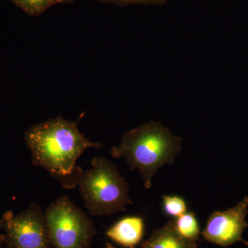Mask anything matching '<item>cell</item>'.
Listing matches in <instances>:
<instances>
[{
  "label": "cell",
  "mask_w": 248,
  "mask_h": 248,
  "mask_svg": "<svg viewBox=\"0 0 248 248\" xmlns=\"http://www.w3.org/2000/svg\"><path fill=\"white\" fill-rule=\"evenodd\" d=\"M178 234L184 239L195 241L200 238V228L195 213H184L174 222Z\"/></svg>",
  "instance_id": "cell-9"
},
{
  "label": "cell",
  "mask_w": 248,
  "mask_h": 248,
  "mask_svg": "<svg viewBox=\"0 0 248 248\" xmlns=\"http://www.w3.org/2000/svg\"><path fill=\"white\" fill-rule=\"evenodd\" d=\"M248 195L236 206L225 211H214L209 217L202 234L212 244L228 247L242 241L243 232L248 228Z\"/></svg>",
  "instance_id": "cell-6"
},
{
  "label": "cell",
  "mask_w": 248,
  "mask_h": 248,
  "mask_svg": "<svg viewBox=\"0 0 248 248\" xmlns=\"http://www.w3.org/2000/svg\"><path fill=\"white\" fill-rule=\"evenodd\" d=\"M25 14L31 16H39L55 5L73 4V0H10Z\"/></svg>",
  "instance_id": "cell-10"
},
{
  "label": "cell",
  "mask_w": 248,
  "mask_h": 248,
  "mask_svg": "<svg viewBox=\"0 0 248 248\" xmlns=\"http://www.w3.org/2000/svg\"><path fill=\"white\" fill-rule=\"evenodd\" d=\"M144 229V221L141 217H126L111 226L106 235L124 248H134L141 241Z\"/></svg>",
  "instance_id": "cell-7"
},
{
  "label": "cell",
  "mask_w": 248,
  "mask_h": 248,
  "mask_svg": "<svg viewBox=\"0 0 248 248\" xmlns=\"http://www.w3.org/2000/svg\"><path fill=\"white\" fill-rule=\"evenodd\" d=\"M46 224L53 248H89L96 234L91 218L69 197L63 195L45 211Z\"/></svg>",
  "instance_id": "cell-4"
},
{
  "label": "cell",
  "mask_w": 248,
  "mask_h": 248,
  "mask_svg": "<svg viewBox=\"0 0 248 248\" xmlns=\"http://www.w3.org/2000/svg\"><path fill=\"white\" fill-rule=\"evenodd\" d=\"M85 207L93 216L112 215L125 212L133 203L126 181L113 162L104 156H95L91 167L83 171L78 181Z\"/></svg>",
  "instance_id": "cell-3"
},
{
  "label": "cell",
  "mask_w": 248,
  "mask_h": 248,
  "mask_svg": "<svg viewBox=\"0 0 248 248\" xmlns=\"http://www.w3.org/2000/svg\"><path fill=\"white\" fill-rule=\"evenodd\" d=\"M105 248H119L115 247V246H114L113 245H112L110 244V243H107V244H106ZM135 248V247L134 248Z\"/></svg>",
  "instance_id": "cell-14"
},
{
  "label": "cell",
  "mask_w": 248,
  "mask_h": 248,
  "mask_svg": "<svg viewBox=\"0 0 248 248\" xmlns=\"http://www.w3.org/2000/svg\"><path fill=\"white\" fill-rule=\"evenodd\" d=\"M1 231H2V221L0 218V248H2V244H4V235L1 234Z\"/></svg>",
  "instance_id": "cell-13"
},
{
  "label": "cell",
  "mask_w": 248,
  "mask_h": 248,
  "mask_svg": "<svg viewBox=\"0 0 248 248\" xmlns=\"http://www.w3.org/2000/svg\"><path fill=\"white\" fill-rule=\"evenodd\" d=\"M163 208L168 216L178 218L187 212L185 200L178 196L163 195Z\"/></svg>",
  "instance_id": "cell-11"
},
{
  "label": "cell",
  "mask_w": 248,
  "mask_h": 248,
  "mask_svg": "<svg viewBox=\"0 0 248 248\" xmlns=\"http://www.w3.org/2000/svg\"><path fill=\"white\" fill-rule=\"evenodd\" d=\"M140 248H197V242L184 239L178 234L174 221L153 232Z\"/></svg>",
  "instance_id": "cell-8"
},
{
  "label": "cell",
  "mask_w": 248,
  "mask_h": 248,
  "mask_svg": "<svg viewBox=\"0 0 248 248\" xmlns=\"http://www.w3.org/2000/svg\"><path fill=\"white\" fill-rule=\"evenodd\" d=\"M1 218L6 248H53L39 204L32 202L17 215L7 211Z\"/></svg>",
  "instance_id": "cell-5"
},
{
  "label": "cell",
  "mask_w": 248,
  "mask_h": 248,
  "mask_svg": "<svg viewBox=\"0 0 248 248\" xmlns=\"http://www.w3.org/2000/svg\"><path fill=\"white\" fill-rule=\"evenodd\" d=\"M241 242L244 243L245 244L247 245V246H248V242H247V241H244V240H242V241H241Z\"/></svg>",
  "instance_id": "cell-15"
},
{
  "label": "cell",
  "mask_w": 248,
  "mask_h": 248,
  "mask_svg": "<svg viewBox=\"0 0 248 248\" xmlns=\"http://www.w3.org/2000/svg\"><path fill=\"white\" fill-rule=\"evenodd\" d=\"M182 142L169 128L151 121L124 134L110 154L117 159L125 158L131 169H138L145 187L150 189L156 171L165 164H172L182 151Z\"/></svg>",
  "instance_id": "cell-2"
},
{
  "label": "cell",
  "mask_w": 248,
  "mask_h": 248,
  "mask_svg": "<svg viewBox=\"0 0 248 248\" xmlns=\"http://www.w3.org/2000/svg\"><path fill=\"white\" fill-rule=\"evenodd\" d=\"M76 122L62 116L35 124L24 134V140L32 156V164L42 167L57 179L63 188H74L83 170L76 166L79 156L88 148H100L78 128Z\"/></svg>",
  "instance_id": "cell-1"
},
{
  "label": "cell",
  "mask_w": 248,
  "mask_h": 248,
  "mask_svg": "<svg viewBox=\"0 0 248 248\" xmlns=\"http://www.w3.org/2000/svg\"><path fill=\"white\" fill-rule=\"evenodd\" d=\"M105 4H113L120 6H125L130 4H141L145 6H161L169 0H96Z\"/></svg>",
  "instance_id": "cell-12"
}]
</instances>
